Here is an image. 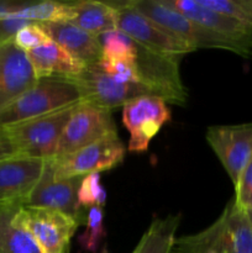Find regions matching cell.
<instances>
[{
  "instance_id": "6da1fadb",
  "label": "cell",
  "mask_w": 252,
  "mask_h": 253,
  "mask_svg": "<svg viewBox=\"0 0 252 253\" xmlns=\"http://www.w3.org/2000/svg\"><path fill=\"white\" fill-rule=\"evenodd\" d=\"M172 253H252V227L234 198L210 226L175 239Z\"/></svg>"
},
{
  "instance_id": "7a4b0ae2",
  "label": "cell",
  "mask_w": 252,
  "mask_h": 253,
  "mask_svg": "<svg viewBox=\"0 0 252 253\" xmlns=\"http://www.w3.org/2000/svg\"><path fill=\"white\" fill-rule=\"evenodd\" d=\"M126 4L150 17L152 21L165 27L174 36L179 37L194 49L216 48L234 52L245 58L252 56V43L234 40L203 27L202 25L180 14L166 0H130L126 1Z\"/></svg>"
},
{
  "instance_id": "3957f363",
  "label": "cell",
  "mask_w": 252,
  "mask_h": 253,
  "mask_svg": "<svg viewBox=\"0 0 252 253\" xmlns=\"http://www.w3.org/2000/svg\"><path fill=\"white\" fill-rule=\"evenodd\" d=\"M81 101L78 86L69 79H39L30 90L0 110V127L49 115Z\"/></svg>"
},
{
  "instance_id": "277c9868",
  "label": "cell",
  "mask_w": 252,
  "mask_h": 253,
  "mask_svg": "<svg viewBox=\"0 0 252 253\" xmlns=\"http://www.w3.org/2000/svg\"><path fill=\"white\" fill-rule=\"evenodd\" d=\"M74 106L41 118L0 127V135L9 141L16 156L51 160L56 155L59 138Z\"/></svg>"
},
{
  "instance_id": "5b68a950",
  "label": "cell",
  "mask_w": 252,
  "mask_h": 253,
  "mask_svg": "<svg viewBox=\"0 0 252 253\" xmlns=\"http://www.w3.org/2000/svg\"><path fill=\"white\" fill-rule=\"evenodd\" d=\"M118 11V30L136 43L156 53L180 61L185 54L194 52L190 44L174 36L150 17L132 9L126 1H108Z\"/></svg>"
},
{
  "instance_id": "8992f818",
  "label": "cell",
  "mask_w": 252,
  "mask_h": 253,
  "mask_svg": "<svg viewBox=\"0 0 252 253\" xmlns=\"http://www.w3.org/2000/svg\"><path fill=\"white\" fill-rule=\"evenodd\" d=\"M69 81L78 86L82 101L110 111L124 108L140 96H157L150 86L115 78L105 73L98 63L88 66L81 76Z\"/></svg>"
},
{
  "instance_id": "52a82bcc",
  "label": "cell",
  "mask_w": 252,
  "mask_h": 253,
  "mask_svg": "<svg viewBox=\"0 0 252 253\" xmlns=\"http://www.w3.org/2000/svg\"><path fill=\"white\" fill-rule=\"evenodd\" d=\"M126 147L118 132L110 133L96 142L62 157L51 158L57 179L83 178L91 173L109 170L123 163Z\"/></svg>"
},
{
  "instance_id": "ba28073f",
  "label": "cell",
  "mask_w": 252,
  "mask_h": 253,
  "mask_svg": "<svg viewBox=\"0 0 252 253\" xmlns=\"http://www.w3.org/2000/svg\"><path fill=\"white\" fill-rule=\"evenodd\" d=\"M114 132L118 131L110 110L81 101L64 126L53 158L76 152Z\"/></svg>"
},
{
  "instance_id": "9c48e42d",
  "label": "cell",
  "mask_w": 252,
  "mask_h": 253,
  "mask_svg": "<svg viewBox=\"0 0 252 253\" xmlns=\"http://www.w3.org/2000/svg\"><path fill=\"white\" fill-rule=\"evenodd\" d=\"M172 118L170 109L157 96H140L126 104L123 109V124L130 132L127 150L142 153L162 126Z\"/></svg>"
},
{
  "instance_id": "30bf717a",
  "label": "cell",
  "mask_w": 252,
  "mask_h": 253,
  "mask_svg": "<svg viewBox=\"0 0 252 253\" xmlns=\"http://www.w3.org/2000/svg\"><path fill=\"white\" fill-rule=\"evenodd\" d=\"M205 140L236 184L240 174L252 160V123L210 126Z\"/></svg>"
},
{
  "instance_id": "8fae6325",
  "label": "cell",
  "mask_w": 252,
  "mask_h": 253,
  "mask_svg": "<svg viewBox=\"0 0 252 253\" xmlns=\"http://www.w3.org/2000/svg\"><path fill=\"white\" fill-rule=\"evenodd\" d=\"M82 179L83 178L57 179L52 161L47 160L43 174L24 202V207L56 210L84 224L85 217H83L78 202V189Z\"/></svg>"
},
{
  "instance_id": "7c38bea8",
  "label": "cell",
  "mask_w": 252,
  "mask_h": 253,
  "mask_svg": "<svg viewBox=\"0 0 252 253\" xmlns=\"http://www.w3.org/2000/svg\"><path fill=\"white\" fill-rule=\"evenodd\" d=\"M22 219L41 253H66L81 222L63 212L22 207Z\"/></svg>"
},
{
  "instance_id": "4fadbf2b",
  "label": "cell",
  "mask_w": 252,
  "mask_h": 253,
  "mask_svg": "<svg viewBox=\"0 0 252 253\" xmlns=\"http://www.w3.org/2000/svg\"><path fill=\"white\" fill-rule=\"evenodd\" d=\"M27 53L14 43H0V110L16 100L37 83Z\"/></svg>"
},
{
  "instance_id": "5bb4252c",
  "label": "cell",
  "mask_w": 252,
  "mask_h": 253,
  "mask_svg": "<svg viewBox=\"0 0 252 253\" xmlns=\"http://www.w3.org/2000/svg\"><path fill=\"white\" fill-rule=\"evenodd\" d=\"M47 160L12 156L0 161V203L24 202L43 174Z\"/></svg>"
},
{
  "instance_id": "9a60e30c",
  "label": "cell",
  "mask_w": 252,
  "mask_h": 253,
  "mask_svg": "<svg viewBox=\"0 0 252 253\" xmlns=\"http://www.w3.org/2000/svg\"><path fill=\"white\" fill-rule=\"evenodd\" d=\"M170 6L203 27L234 40L252 43V24L203 6L198 0H166Z\"/></svg>"
},
{
  "instance_id": "2e32d148",
  "label": "cell",
  "mask_w": 252,
  "mask_h": 253,
  "mask_svg": "<svg viewBox=\"0 0 252 253\" xmlns=\"http://www.w3.org/2000/svg\"><path fill=\"white\" fill-rule=\"evenodd\" d=\"M41 25L54 43L59 44L86 66L100 62V37L93 36L69 22H46Z\"/></svg>"
},
{
  "instance_id": "e0dca14e",
  "label": "cell",
  "mask_w": 252,
  "mask_h": 253,
  "mask_svg": "<svg viewBox=\"0 0 252 253\" xmlns=\"http://www.w3.org/2000/svg\"><path fill=\"white\" fill-rule=\"evenodd\" d=\"M37 79H73L86 69V64L72 56L59 44L51 43L27 52Z\"/></svg>"
},
{
  "instance_id": "ac0fdd59",
  "label": "cell",
  "mask_w": 252,
  "mask_h": 253,
  "mask_svg": "<svg viewBox=\"0 0 252 253\" xmlns=\"http://www.w3.org/2000/svg\"><path fill=\"white\" fill-rule=\"evenodd\" d=\"M21 202L0 203V253H41L25 225Z\"/></svg>"
},
{
  "instance_id": "d6986e66",
  "label": "cell",
  "mask_w": 252,
  "mask_h": 253,
  "mask_svg": "<svg viewBox=\"0 0 252 253\" xmlns=\"http://www.w3.org/2000/svg\"><path fill=\"white\" fill-rule=\"evenodd\" d=\"M72 20L69 24L83 31L100 37L118 30V11L106 1H74L71 2Z\"/></svg>"
},
{
  "instance_id": "ffe728a7",
  "label": "cell",
  "mask_w": 252,
  "mask_h": 253,
  "mask_svg": "<svg viewBox=\"0 0 252 253\" xmlns=\"http://www.w3.org/2000/svg\"><path fill=\"white\" fill-rule=\"evenodd\" d=\"M180 215L155 217L132 253H172Z\"/></svg>"
},
{
  "instance_id": "44dd1931",
  "label": "cell",
  "mask_w": 252,
  "mask_h": 253,
  "mask_svg": "<svg viewBox=\"0 0 252 253\" xmlns=\"http://www.w3.org/2000/svg\"><path fill=\"white\" fill-rule=\"evenodd\" d=\"M101 61L135 62L137 43L119 30L100 36Z\"/></svg>"
},
{
  "instance_id": "7402d4cb",
  "label": "cell",
  "mask_w": 252,
  "mask_h": 253,
  "mask_svg": "<svg viewBox=\"0 0 252 253\" xmlns=\"http://www.w3.org/2000/svg\"><path fill=\"white\" fill-rule=\"evenodd\" d=\"M85 230L78 237L82 250L90 253H98L101 241L106 232L104 229V209L101 207H91L85 212Z\"/></svg>"
},
{
  "instance_id": "603a6c76",
  "label": "cell",
  "mask_w": 252,
  "mask_h": 253,
  "mask_svg": "<svg viewBox=\"0 0 252 253\" xmlns=\"http://www.w3.org/2000/svg\"><path fill=\"white\" fill-rule=\"evenodd\" d=\"M78 202L83 207H104L106 192L100 182V173H91L82 179L78 189Z\"/></svg>"
},
{
  "instance_id": "cb8c5ba5",
  "label": "cell",
  "mask_w": 252,
  "mask_h": 253,
  "mask_svg": "<svg viewBox=\"0 0 252 253\" xmlns=\"http://www.w3.org/2000/svg\"><path fill=\"white\" fill-rule=\"evenodd\" d=\"M12 41H14V43L19 48H21L26 53L36 48H40V47H44L53 43L52 39L47 34L46 30L42 27V25L36 24V22H32V24H29L22 27L15 35Z\"/></svg>"
},
{
  "instance_id": "d4e9b609",
  "label": "cell",
  "mask_w": 252,
  "mask_h": 253,
  "mask_svg": "<svg viewBox=\"0 0 252 253\" xmlns=\"http://www.w3.org/2000/svg\"><path fill=\"white\" fill-rule=\"evenodd\" d=\"M235 187L234 200L244 211L252 210V160L240 174Z\"/></svg>"
},
{
  "instance_id": "484cf974",
  "label": "cell",
  "mask_w": 252,
  "mask_h": 253,
  "mask_svg": "<svg viewBox=\"0 0 252 253\" xmlns=\"http://www.w3.org/2000/svg\"><path fill=\"white\" fill-rule=\"evenodd\" d=\"M32 24V22L24 21V20L15 19V17H9L0 21V43L1 42L11 41L15 35L20 31L26 25Z\"/></svg>"
},
{
  "instance_id": "4316f807",
  "label": "cell",
  "mask_w": 252,
  "mask_h": 253,
  "mask_svg": "<svg viewBox=\"0 0 252 253\" xmlns=\"http://www.w3.org/2000/svg\"><path fill=\"white\" fill-rule=\"evenodd\" d=\"M12 156H16L14 148H12V146L10 145V142L4 136L0 135V161L12 157Z\"/></svg>"
},
{
  "instance_id": "83f0119b",
  "label": "cell",
  "mask_w": 252,
  "mask_h": 253,
  "mask_svg": "<svg viewBox=\"0 0 252 253\" xmlns=\"http://www.w3.org/2000/svg\"><path fill=\"white\" fill-rule=\"evenodd\" d=\"M244 11L249 16V19L252 21V0H237Z\"/></svg>"
},
{
  "instance_id": "f1b7e54d",
  "label": "cell",
  "mask_w": 252,
  "mask_h": 253,
  "mask_svg": "<svg viewBox=\"0 0 252 253\" xmlns=\"http://www.w3.org/2000/svg\"><path fill=\"white\" fill-rule=\"evenodd\" d=\"M246 214H247V217H249V221H250V224H251V227H252V210L246 211Z\"/></svg>"
}]
</instances>
